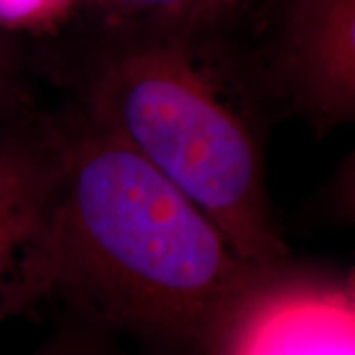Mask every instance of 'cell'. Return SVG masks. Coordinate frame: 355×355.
<instances>
[{
    "label": "cell",
    "instance_id": "obj_1",
    "mask_svg": "<svg viewBox=\"0 0 355 355\" xmlns=\"http://www.w3.org/2000/svg\"><path fill=\"white\" fill-rule=\"evenodd\" d=\"M55 123L51 294L105 328L207 352L275 268L247 263L186 193L79 109Z\"/></svg>",
    "mask_w": 355,
    "mask_h": 355
},
{
    "label": "cell",
    "instance_id": "obj_2",
    "mask_svg": "<svg viewBox=\"0 0 355 355\" xmlns=\"http://www.w3.org/2000/svg\"><path fill=\"white\" fill-rule=\"evenodd\" d=\"M235 22L93 36L73 73L81 113L156 168L257 268L286 265L270 214L277 121Z\"/></svg>",
    "mask_w": 355,
    "mask_h": 355
},
{
    "label": "cell",
    "instance_id": "obj_3",
    "mask_svg": "<svg viewBox=\"0 0 355 355\" xmlns=\"http://www.w3.org/2000/svg\"><path fill=\"white\" fill-rule=\"evenodd\" d=\"M247 44L272 113L326 135L355 116V0H272Z\"/></svg>",
    "mask_w": 355,
    "mask_h": 355
},
{
    "label": "cell",
    "instance_id": "obj_4",
    "mask_svg": "<svg viewBox=\"0 0 355 355\" xmlns=\"http://www.w3.org/2000/svg\"><path fill=\"white\" fill-rule=\"evenodd\" d=\"M62 150L55 114L0 121V320L51 294Z\"/></svg>",
    "mask_w": 355,
    "mask_h": 355
},
{
    "label": "cell",
    "instance_id": "obj_5",
    "mask_svg": "<svg viewBox=\"0 0 355 355\" xmlns=\"http://www.w3.org/2000/svg\"><path fill=\"white\" fill-rule=\"evenodd\" d=\"M211 355H355L354 279L284 272L254 284L217 331Z\"/></svg>",
    "mask_w": 355,
    "mask_h": 355
},
{
    "label": "cell",
    "instance_id": "obj_6",
    "mask_svg": "<svg viewBox=\"0 0 355 355\" xmlns=\"http://www.w3.org/2000/svg\"><path fill=\"white\" fill-rule=\"evenodd\" d=\"M251 4L253 0H71L64 18L83 22L93 38L144 28L233 22Z\"/></svg>",
    "mask_w": 355,
    "mask_h": 355
},
{
    "label": "cell",
    "instance_id": "obj_7",
    "mask_svg": "<svg viewBox=\"0 0 355 355\" xmlns=\"http://www.w3.org/2000/svg\"><path fill=\"white\" fill-rule=\"evenodd\" d=\"M111 328L87 320L79 326H65L28 355H128L111 342Z\"/></svg>",
    "mask_w": 355,
    "mask_h": 355
},
{
    "label": "cell",
    "instance_id": "obj_8",
    "mask_svg": "<svg viewBox=\"0 0 355 355\" xmlns=\"http://www.w3.org/2000/svg\"><path fill=\"white\" fill-rule=\"evenodd\" d=\"M22 109L18 83V55L10 32L0 28V121Z\"/></svg>",
    "mask_w": 355,
    "mask_h": 355
}]
</instances>
